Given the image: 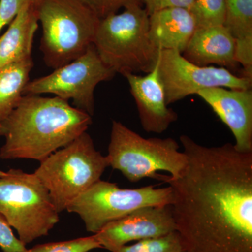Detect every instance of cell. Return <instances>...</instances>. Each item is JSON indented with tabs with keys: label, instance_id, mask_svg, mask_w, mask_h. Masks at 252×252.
Segmentation results:
<instances>
[{
	"label": "cell",
	"instance_id": "obj_1",
	"mask_svg": "<svg viewBox=\"0 0 252 252\" xmlns=\"http://www.w3.org/2000/svg\"><path fill=\"white\" fill-rule=\"evenodd\" d=\"M180 140L187 167L165 183L185 250L252 252V152L206 147L186 135Z\"/></svg>",
	"mask_w": 252,
	"mask_h": 252
},
{
	"label": "cell",
	"instance_id": "obj_2",
	"mask_svg": "<svg viewBox=\"0 0 252 252\" xmlns=\"http://www.w3.org/2000/svg\"><path fill=\"white\" fill-rule=\"evenodd\" d=\"M92 117L59 97L23 95L16 108L0 121L2 160L42 162L67 145L92 124Z\"/></svg>",
	"mask_w": 252,
	"mask_h": 252
},
{
	"label": "cell",
	"instance_id": "obj_3",
	"mask_svg": "<svg viewBox=\"0 0 252 252\" xmlns=\"http://www.w3.org/2000/svg\"><path fill=\"white\" fill-rule=\"evenodd\" d=\"M42 26L39 49L56 69L81 57L94 44L99 18L81 0H31Z\"/></svg>",
	"mask_w": 252,
	"mask_h": 252
},
{
	"label": "cell",
	"instance_id": "obj_4",
	"mask_svg": "<svg viewBox=\"0 0 252 252\" xmlns=\"http://www.w3.org/2000/svg\"><path fill=\"white\" fill-rule=\"evenodd\" d=\"M94 45L104 64L124 77L152 72L160 51L151 39L149 15L142 6L99 20Z\"/></svg>",
	"mask_w": 252,
	"mask_h": 252
},
{
	"label": "cell",
	"instance_id": "obj_5",
	"mask_svg": "<svg viewBox=\"0 0 252 252\" xmlns=\"http://www.w3.org/2000/svg\"><path fill=\"white\" fill-rule=\"evenodd\" d=\"M108 167V157L95 149L85 132L41 162L34 175L48 189L61 213L100 180Z\"/></svg>",
	"mask_w": 252,
	"mask_h": 252
},
{
	"label": "cell",
	"instance_id": "obj_6",
	"mask_svg": "<svg viewBox=\"0 0 252 252\" xmlns=\"http://www.w3.org/2000/svg\"><path fill=\"white\" fill-rule=\"evenodd\" d=\"M180 144L171 137L144 138L122 122L113 121L108 146L109 167L119 170L131 182L144 178L165 181L176 178L185 171L187 158Z\"/></svg>",
	"mask_w": 252,
	"mask_h": 252
},
{
	"label": "cell",
	"instance_id": "obj_7",
	"mask_svg": "<svg viewBox=\"0 0 252 252\" xmlns=\"http://www.w3.org/2000/svg\"><path fill=\"white\" fill-rule=\"evenodd\" d=\"M0 214L26 246L47 236L60 220L48 189L21 169L0 170Z\"/></svg>",
	"mask_w": 252,
	"mask_h": 252
},
{
	"label": "cell",
	"instance_id": "obj_8",
	"mask_svg": "<svg viewBox=\"0 0 252 252\" xmlns=\"http://www.w3.org/2000/svg\"><path fill=\"white\" fill-rule=\"evenodd\" d=\"M172 198L170 186L122 189L117 184L100 180L72 201L66 210L79 215L86 230L95 234L111 222L138 209L171 205Z\"/></svg>",
	"mask_w": 252,
	"mask_h": 252
},
{
	"label": "cell",
	"instance_id": "obj_9",
	"mask_svg": "<svg viewBox=\"0 0 252 252\" xmlns=\"http://www.w3.org/2000/svg\"><path fill=\"white\" fill-rule=\"evenodd\" d=\"M116 74L101 60L93 44L81 57L54 69L49 75L30 81L23 95L52 94L67 102L72 99L74 107L93 117L96 86L111 80Z\"/></svg>",
	"mask_w": 252,
	"mask_h": 252
},
{
	"label": "cell",
	"instance_id": "obj_10",
	"mask_svg": "<svg viewBox=\"0 0 252 252\" xmlns=\"http://www.w3.org/2000/svg\"><path fill=\"white\" fill-rule=\"evenodd\" d=\"M157 67L167 105L210 88L252 89L251 79L225 68L197 65L173 50L160 49Z\"/></svg>",
	"mask_w": 252,
	"mask_h": 252
},
{
	"label": "cell",
	"instance_id": "obj_11",
	"mask_svg": "<svg viewBox=\"0 0 252 252\" xmlns=\"http://www.w3.org/2000/svg\"><path fill=\"white\" fill-rule=\"evenodd\" d=\"M176 231L171 205L142 207L104 226L94 236L101 248L114 252L130 242Z\"/></svg>",
	"mask_w": 252,
	"mask_h": 252
},
{
	"label": "cell",
	"instance_id": "obj_12",
	"mask_svg": "<svg viewBox=\"0 0 252 252\" xmlns=\"http://www.w3.org/2000/svg\"><path fill=\"white\" fill-rule=\"evenodd\" d=\"M196 94L228 126L234 136L235 148L240 152H252V89L214 87Z\"/></svg>",
	"mask_w": 252,
	"mask_h": 252
},
{
	"label": "cell",
	"instance_id": "obj_13",
	"mask_svg": "<svg viewBox=\"0 0 252 252\" xmlns=\"http://www.w3.org/2000/svg\"><path fill=\"white\" fill-rule=\"evenodd\" d=\"M125 78L135 99L142 128L157 134L166 131L177 120L178 115L166 103L157 66L146 75L130 74Z\"/></svg>",
	"mask_w": 252,
	"mask_h": 252
},
{
	"label": "cell",
	"instance_id": "obj_14",
	"mask_svg": "<svg viewBox=\"0 0 252 252\" xmlns=\"http://www.w3.org/2000/svg\"><path fill=\"white\" fill-rule=\"evenodd\" d=\"M182 56L201 67L216 64L230 72L240 64L235 59V40L223 26L197 28Z\"/></svg>",
	"mask_w": 252,
	"mask_h": 252
},
{
	"label": "cell",
	"instance_id": "obj_15",
	"mask_svg": "<svg viewBox=\"0 0 252 252\" xmlns=\"http://www.w3.org/2000/svg\"><path fill=\"white\" fill-rule=\"evenodd\" d=\"M149 34L159 49L182 53L196 31L197 26L190 9L167 8L149 16Z\"/></svg>",
	"mask_w": 252,
	"mask_h": 252
},
{
	"label": "cell",
	"instance_id": "obj_16",
	"mask_svg": "<svg viewBox=\"0 0 252 252\" xmlns=\"http://www.w3.org/2000/svg\"><path fill=\"white\" fill-rule=\"evenodd\" d=\"M39 21L32 7L31 0L24 5L0 36V67L32 58L33 40Z\"/></svg>",
	"mask_w": 252,
	"mask_h": 252
},
{
	"label": "cell",
	"instance_id": "obj_17",
	"mask_svg": "<svg viewBox=\"0 0 252 252\" xmlns=\"http://www.w3.org/2000/svg\"><path fill=\"white\" fill-rule=\"evenodd\" d=\"M223 26L235 40L242 75L252 80V0H225Z\"/></svg>",
	"mask_w": 252,
	"mask_h": 252
},
{
	"label": "cell",
	"instance_id": "obj_18",
	"mask_svg": "<svg viewBox=\"0 0 252 252\" xmlns=\"http://www.w3.org/2000/svg\"><path fill=\"white\" fill-rule=\"evenodd\" d=\"M33 66L31 59L0 67V121L7 117L19 103Z\"/></svg>",
	"mask_w": 252,
	"mask_h": 252
},
{
	"label": "cell",
	"instance_id": "obj_19",
	"mask_svg": "<svg viewBox=\"0 0 252 252\" xmlns=\"http://www.w3.org/2000/svg\"><path fill=\"white\" fill-rule=\"evenodd\" d=\"M197 28L223 26L225 0H194L190 9Z\"/></svg>",
	"mask_w": 252,
	"mask_h": 252
},
{
	"label": "cell",
	"instance_id": "obj_20",
	"mask_svg": "<svg viewBox=\"0 0 252 252\" xmlns=\"http://www.w3.org/2000/svg\"><path fill=\"white\" fill-rule=\"evenodd\" d=\"M183 243L177 231L158 238L140 240L130 245H124L114 252H182Z\"/></svg>",
	"mask_w": 252,
	"mask_h": 252
},
{
	"label": "cell",
	"instance_id": "obj_21",
	"mask_svg": "<svg viewBox=\"0 0 252 252\" xmlns=\"http://www.w3.org/2000/svg\"><path fill=\"white\" fill-rule=\"evenodd\" d=\"M101 248L94 235L64 240L39 244L31 249H26L23 252H89Z\"/></svg>",
	"mask_w": 252,
	"mask_h": 252
},
{
	"label": "cell",
	"instance_id": "obj_22",
	"mask_svg": "<svg viewBox=\"0 0 252 252\" xmlns=\"http://www.w3.org/2000/svg\"><path fill=\"white\" fill-rule=\"evenodd\" d=\"M99 18L117 14L119 10L142 6V0H81Z\"/></svg>",
	"mask_w": 252,
	"mask_h": 252
},
{
	"label": "cell",
	"instance_id": "obj_23",
	"mask_svg": "<svg viewBox=\"0 0 252 252\" xmlns=\"http://www.w3.org/2000/svg\"><path fill=\"white\" fill-rule=\"evenodd\" d=\"M0 249L2 252H23L26 249L0 214Z\"/></svg>",
	"mask_w": 252,
	"mask_h": 252
},
{
	"label": "cell",
	"instance_id": "obj_24",
	"mask_svg": "<svg viewBox=\"0 0 252 252\" xmlns=\"http://www.w3.org/2000/svg\"><path fill=\"white\" fill-rule=\"evenodd\" d=\"M31 0H0V32L9 26L21 8Z\"/></svg>",
	"mask_w": 252,
	"mask_h": 252
},
{
	"label": "cell",
	"instance_id": "obj_25",
	"mask_svg": "<svg viewBox=\"0 0 252 252\" xmlns=\"http://www.w3.org/2000/svg\"><path fill=\"white\" fill-rule=\"evenodd\" d=\"M194 0H142V5L149 16L157 11L167 8H185L190 9Z\"/></svg>",
	"mask_w": 252,
	"mask_h": 252
},
{
	"label": "cell",
	"instance_id": "obj_26",
	"mask_svg": "<svg viewBox=\"0 0 252 252\" xmlns=\"http://www.w3.org/2000/svg\"><path fill=\"white\" fill-rule=\"evenodd\" d=\"M189 252L186 251V250H185V251H183V252Z\"/></svg>",
	"mask_w": 252,
	"mask_h": 252
}]
</instances>
